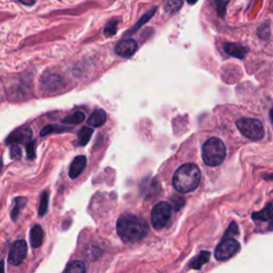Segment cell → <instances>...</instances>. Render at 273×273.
<instances>
[{
  "mask_svg": "<svg viewBox=\"0 0 273 273\" xmlns=\"http://www.w3.org/2000/svg\"><path fill=\"white\" fill-rule=\"evenodd\" d=\"M117 232L126 243H135L149 234V225L144 219L135 214H125L117 222Z\"/></svg>",
  "mask_w": 273,
  "mask_h": 273,
  "instance_id": "6da1fadb",
  "label": "cell"
},
{
  "mask_svg": "<svg viewBox=\"0 0 273 273\" xmlns=\"http://www.w3.org/2000/svg\"><path fill=\"white\" fill-rule=\"evenodd\" d=\"M201 182V172L198 167L187 164L180 167L173 176V186L178 192L189 193L196 190Z\"/></svg>",
  "mask_w": 273,
  "mask_h": 273,
  "instance_id": "7a4b0ae2",
  "label": "cell"
},
{
  "mask_svg": "<svg viewBox=\"0 0 273 273\" xmlns=\"http://www.w3.org/2000/svg\"><path fill=\"white\" fill-rule=\"evenodd\" d=\"M202 157L205 165L217 167L221 165L227 157V148L218 138H211L203 145Z\"/></svg>",
  "mask_w": 273,
  "mask_h": 273,
  "instance_id": "3957f363",
  "label": "cell"
},
{
  "mask_svg": "<svg viewBox=\"0 0 273 273\" xmlns=\"http://www.w3.org/2000/svg\"><path fill=\"white\" fill-rule=\"evenodd\" d=\"M237 128L246 138L251 140H260L265 135L264 126L256 119H240L237 121Z\"/></svg>",
  "mask_w": 273,
  "mask_h": 273,
  "instance_id": "277c9868",
  "label": "cell"
},
{
  "mask_svg": "<svg viewBox=\"0 0 273 273\" xmlns=\"http://www.w3.org/2000/svg\"><path fill=\"white\" fill-rule=\"evenodd\" d=\"M172 212L173 208L169 203L160 202L158 204H156L153 208V211H152V216H151L152 225H153L154 228L161 229L167 227V224L169 223V221L171 220Z\"/></svg>",
  "mask_w": 273,
  "mask_h": 273,
  "instance_id": "5b68a950",
  "label": "cell"
},
{
  "mask_svg": "<svg viewBox=\"0 0 273 273\" xmlns=\"http://www.w3.org/2000/svg\"><path fill=\"white\" fill-rule=\"evenodd\" d=\"M239 249L240 244L237 240L233 238H224L221 243L217 246L214 256L218 260H227L237 253Z\"/></svg>",
  "mask_w": 273,
  "mask_h": 273,
  "instance_id": "8992f818",
  "label": "cell"
},
{
  "mask_svg": "<svg viewBox=\"0 0 273 273\" xmlns=\"http://www.w3.org/2000/svg\"><path fill=\"white\" fill-rule=\"evenodd\" d=\"M28 246L25 240H17L13 243L11 251L9 254V262L13 266H18L22 264L27 257Z\"/></svg>",
  "mask_w": 273,
  "mask_h": 273,
  "instance_id": "52a82bcc",
  "label": "cell"
},
{
  "mask_svg": "<svg viewBox=\"0 0 273 273\" xmlns=\"http://www.w3.org/2000/svg\"><path fill=\"white\" fill-rule=\"evenodd\" d=\"M31 136H32V130H31L28 126H23V127L15 129L13 133L8 136L6 143L19 144L24 142H29V141H31Z\"/></svg>",
  "mask_w": 273,
  "mask_h": 273,
  "instance_id": "ba28073f",
  "label": "cell"
},
{
  "mask_svg": "<svg viewBox=\"0 0 273 273\" xmlns=\"http://www.w3.org/2000/svg\"><path fill=\"white\" fill-rule=\"evenodd\" d=\"M136 50H138V44H136V42L133 39H126L121 41L119 42L118 45L115 46V52H117V55L123 58L133 57Z\"/></svg>",
  "mask_w": 273,
  "mask_h": 273,
  "instance_id": "9c48e42d",
  "label": "cell"
},
{
  "mask_svg": "<svg viewBox=\"0 0 273 273\" xmlns=\"http://www.w3.org/2000/svg\"><path fill=\"white\" fill-rule=\"evenodd\" d=\"M86 167H87V157L83 155L77 156L76 158L72 161L70 171H68V175H70V177L73 178V180H75V178H77L83 171H85Z\"/></svg>",
  "mask_w": 273,
  "mask_h": 273,
  "instance_id": "30bf717a",
  "label": "cell"
},
{
  "mask_svg": "<svg viewBox=\"0 0 273 273\" xmlns=\"http://www.w3.org/2000/svg\"><path fill=\"white\" fill-rule=\"evenodd\" d=\"M223 49L228 55L238 58V59L241 60L244 59L246 54H248V48L245 46L237 43H225Z\"/></svg>",
  "mask_w": 273,
  "mask_h": 273,
  "instance_id": "8fae6325",
  "label": "cell"
},
{
  "mask_svg": "<svg viewBox=\"0 0 273 273\" xmlns=\"http://www.w3.org/2000/svg\"><path fill=\"white\" fill-rule=\"evenodd\" d=\"M42 88L45 90L54 91L62 86V78L59 75H49L42 78Z\"/></svg>",
  "mask_w": 273,
  "mask_h": 273,
  "instance_id": "7c38bea8",
  "label": "cell"
},
{
  "mask_svg": "<svg viewBox=\"0 0 273 273\" xmlns=\"http://www.w3.org/2000/svg\"><path fill=\"white\" fill-rule=\"evenodd\" d=\"M44 239V233L43 229H42L41 225L36 224L34 227L31 228L30 232V243L32 245V248H39L41 246L42 243H43Z\"/></svg>",
  "mask_w": 273,
  "mask_h": 273,
  "instance_id": "4fadbf2b",
  "label": "cell"
},
{
  "mask_svg": "<svg viewBox=\"0 0 273 273\" xmlns=\"http://www.w3.org/2000/svg\"><path fill=\"white\" fill-rule=\"evenodd\" d=\"M107 121V114L102 109H97L94 111L88 120V124L93 127H101Z\"/></svg>",
  "mask_w": 273,
  "mask_h": 273,
  "instance_id": "5bb4252c",
  "label": "cell"
},
{
  "mask_svg": "<svg viewBox=\"0 0 273 273\" xmlns=\"http://www.w3.org/2000/svg\"><path fill=\"white\" fill-rule=\"evenodd\" d=\"M252 218L258 220V221H269L271 220L273 218V201L268 203L262 211L252 213Z\"/></svg>",
  "mask_w": 273,
  "mask_h": 273,
  "instance_id": "9a60e30c",
  "label": "cell"
},
{
  "mask_svg": "<svg viewBox=\"0 0 273 273\" xmlns=\"http://www.w3.org/2000/svg\"><path fill=\"white\" fill-rule=\"evenodd\" d=\"M209 258H211V253L208 251H203L201 254H198L196 258H193L190 267L193 268V269H201V268L206 264V262L209 261Z\"/></svg>",
  "mask_w": 273,
  "mask_h": 273,
  "instance_id": "2e32d148",
  "label": "cell"
},
{
  "mask_svg": "<svg viewBox=\"0 0 273 273\" xmlns=\"http://www.w3.org/2000/svg\"><path fill=\"white\" fill-rule=\"evenodd\" d=\"M27 205V198L26 197H17L15 198V205L11 212V218L13 221H16L18 219L20 212H22V209Z\"/></svg>",
  "mask_w": 273,
  "mask_h": 273,
  "instance_id": "e0dca14e",
  "label": "cell"
},
{
  "mask_svg": "<svg viewBox=\"0 0 273 273\" xmlns=\"http://www.w3.org/2000/svg\"><path fill=\"white\" fill-rule=\"evenodd\" d=\"M94 133V129L90 128V127H83L79 130V133H78V143L79 145L83 146L88 144L89 141H90L91 136Z\"/></svg>",
  "mask_w": 273,
  "mask_h": 273,
  "instance_id": "ac0fdd59",
  "label": "cell"
},
{
  "mask_svg": "<svg viewBox=\"0 0 273 273\" xmlns=\"http://www.w3.org/2000/svg\"><path fill=\"white\" fill-rule=\"evenodd\" d=\"M65 273H86V266L80 260H73L67 265Z\"/></svg>",
  "mask_w": 273,
  "mask_h": 273,
  "instance_id": "d6986e66",
  "label": "cell"
},
{
  "mask_svg": "<svg viewBox=\"0 0 273 273\" xmlns=\"http://www.w3.org/2000/svg\"><path fill=\"white\" fill-rule=\"evenodd\" d=\"M86 119V115L81 111H77L75 113L71 114L70 117L63 119L62 122L64 124H80Z\"/></svg>",
  "mask_w": 273,
  "mask_h": 273,
  "instance_id": "ffe728a7",
  "label": "cell"
},
{
  "mask_svg": "<svg viewBox=\"0 0 273 273\" xmlns=\"http://www.w3.org/2000/svg\"><path fill=\"white\" fill-rule=\"evenodd\" d=\"M67 128L66 127H61V126L58 125H46L45 127L41 130V136H48L50 134L54 133H61V131H66Z\"/></svg>",
  "mask_w": 273,
  "mask_h": 273,
  "instance_id": "44dd1931",
  "label": "cell"
},
{
  "mask_svg": "<svg viewBox=\"0 0 273 273\" xmlns=\"http://www.w3.org/2000/svg\"><path fill=\"white\" fill-rule=\"evenodd\" d=\"M48 199H49V194L48 192H43L41 196V201H40V206H39V216L43 217L47 212V208H48Z\"/></svg>",
  "mask_w": 273,
  "mask_h": 273,
  "instance_id": "7402d4cb",
  "label": "cell"
},
{
  "mask_svg": "<svg viewBox=\"0 0 273 273\" xmlns=\"http://www.w3.org/2000/svg\"><path fill=\"white\" fill-rule=\"evenodd\" d=\"M182 6V0H167L166 3V12L175 13Z\"/></svg>",
  "mask_w": 273,
  "mask_h": 273,
  "instance_id": "603a6c76",
  "label": "cell"
},
{
  "mask_svg": "<svg viewBox=\"0 0 273 273\" xmlns=\"http://www.w3.org/2000/svg\"><path fill=\"white\" fill-rule=\"evenodd\" d=\"M118 24L119 20L118 19H111L110 22H108V24L105 27L104 32L106 34V36H113L118 31Z\"/></svg>",
  "mask_w": 273,
  "mask_h": 273,
  "instance_id": "cb8c5ba5",
  "label": "cell"
},
{
  "mask_svg": "<svg viewBox=\"0 0 273 273\" xmlns=\"http://www.w3.org/2000/svg\"><path fill=\"white\" fill-rule=\"evenodd\" d=\"M229 0H214L217 7V12L221 17H224L225 13H227V7Z\"/></svg>",
  "mask_w": 273,
  "mask_h": 273,
  "instance_id": "d4e9b609",
  "label": "cell"
},
{
  "mask_svg": "<svg viewBox=\"0 0 273 273\" xmlns=\"http://www.w3.org/2000/svg\"><path fill=\"white\" fill-rule=\"evenodd\" d=\"M155 12H156V8H153V10H152L151 12H148L145 15H143V16L141 17V19L139 20V22L136 23V27H135L133 30H131V31H133V32H135L136 30H138V29L141 27V26H142L144 23H146V22H148V20H150V19L152 18V16H153V15L155 14Z\"/></svg>",
  "mask_w": 273,
  "mask_h": 273,
  "instance_id": "484cf974",
  "label": "cell"
},
{
  "mask_svg": "<svg viewBox=\"0 0 273 273\" xmlns=\"http://www.w3.org/2000/svg\"><path fill=\"white\" fill-rule=\"evenodd\" d=\"M10 156L12 159H19L22 157V150L17 144H12L10 149Z\"/></svg>",
  "mask_w": 273,
  "mask_h": 273,
  "instance_id": "4316f807",
  "label": "cell"
},
{
  "mask_svg": "<svg viewBox=\"0 0 273 273\" xmlns=\"http://www.w3.org/2000/svg\"><path fill=\"white\" fill-rule=\"evenodd\" d=\"M34 146H35L34 141H29L27 146H26V149H27V157H28V159H30V160H32L35 157Z\"/></svg>",
  "mask_w": 273,
  "mask_h": 273,
  "instance_id": "83f0119b",
  "label": "cell"
},
{
  "mask_svg": "<svg viewBox=\"0 0 273 273\" xmlns=\"http://www.w3.org/2000/svg\"><path fill=\"white\" fill-rule=\"evenodd\" d=\"M238 227H237V224H236L235 222H233L232 224H230V227L228 228V232L225 233V237L224 238H230L232 236H235V235H238Z\"/></svg>",
  "mask_w": 273,
  "mask_h": 273,
  "instance_id": "f1b7e54d",
  "label": "cell"
},
{
  "mask_svg": "<svg viewBox=\"0 0 273 273\" xmlns=\"http://www.w3.org/2000/svg\"><path fill=\"white\" fill-rule=\"evenodd\" d=\"M17 1L22 2L24 4H27V6H32V4L35 2V0H31V1H28V0H17Z\"/></svg>",
  "mask_w": 273,
  "mask_h": 273,
  "instance_id": "f546056e",
  "label": "cell"
},
{
  "mask_svg": "<svg viewBox=\"0 0 273 273\" xmlns=\"http://www.w3.org/2000/svg\"><path fill=\"white\" fill-rule=\"evenodd\" d=\"M0 273H4V261H0Z\"/></svg>",
  "mask_w": 273,
  "mask_h": 273,
  "instance_id": "4dcf8cb0",
  "label": "cell"
},
{
  "mask_svg": "<svg viewBox=\"0 0 273 273\" xmlns=\"http://www.w3.org/2000/svg\"><path fill=\"white\" fill-rule=\"evenodd\" d=\"M188 3H190V4H194V3H197V0H187Z\"/></svg>",
  "mask_w": 273,
  "mask_h": 273,
  "instance_id": "1f68e13d",
  "label": "cell"
},
{
  "mask_svg": "<svg viewBox=\"0 0 273 273\" xmlns=\"http://www.w3.org/2000/svg\"><path fill=\"white\" fill-rule=\"evenodd\" d=\"M270 230H273V218L271 219V223H270V227H269Z\"/></svg>",
  "mask_w": 273,
  "mask_h": 273,
  "instance_id": "d6a6232c",
  "label": "cell"
},
{
  "mask_svg": "<svg viewBox=\"0 0 273 273\" xmlns=\"http://www.w3.org/2000/svg\"><path fill=\"white\" fill-rule=\"evenodd\" d=\"M270 118H271V121H272V123H273V108L271 109V111H270Z\"/></svg>",
  "mask_w": 273,
  "mask_h": 273,
  "instance_id": "836d02e7",
  "label": "cell"
},
{
  "mask_svg": "<svg viewBox=\"0 0 273 273\" xmlns=\"http://www.w3.org/2000/svg\"><path fill=\"white\" fill-rule=\"evenodd\" d=\"M1 169H2V159L0 158V171H1Z\"/></svg>",
  "mask_w": 273,
  "mask_h": 273,
  "instance_id": "e575fe53",
  "label": "cell"
}]
</instances>
